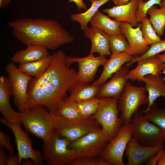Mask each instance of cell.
Here are the masks:
<instances>
[{
    "instance_id": "6da1fadb",
    "label": "cell",
    "mask_w": 165,
    "mask_h": 165,
    "mask_svg": "<svg viewBox=\"0 0 165 165\" xmlns=\"http://www.w3.org/2000/svg\"><path fill=\"white\" fill-rule=\"evenodd\" d=\"M66 56L62 50L54 53L44 73L38 78L31 79L28 87L27 108L41 105L51 113L58 115L59 105L67 97V92L79 82L78 72L67 64Z\"/></svg>"
},
{
    "instance_id": "7a4b0ae2",
    "label": "cell",
    "mask_w": 165,
    "mask_h": 165,
    "mask_svg": "<svg viewBox=\"0 0 165 165\" xmlns=\"http://www.w3.org/2000/svg\"><path fill=\"white\" fill-rule=\"evenodd\" d=\"M7 24L14 37L27 46H39L54 50L75 39L61 24L51 19L21 18L9 21Z\"/></svg>"
},
{
    "instance_id": "3957f363",
    "label": "cell",
    "mask_w": 165,
    "mask_h": 165,
    "mask_svg": "<svg viewBox=\"0 0 165 165\" xmlns=\"http://www.w3.org/2000/svg\"><path fill=\"white\" fill-rule=\"evenodd\" d=\"M20 112V123L25 129L43 141L49 139L56 130L59 116L51 113L42 105Z\"/></svg>"
},
{
    "instance_id": "277c9868",
    "label": "cell",
    "mask_w": 165,
    "mask_h": 165,
    "mask_svg": "<svg viewBox=\"0 0 165 165\" xmlns=\"http://www.w3.org/2000/svg\"><path fill=\"white\" fill-rule=\"evenodd\" d=\"M70 143L56 130L49 139L43 141V158L47 164L69 165L76 158L75 150L68 147Z\"/></svg>"
},
{
    "instance_id": "5b68a950",
    "label": "cell",
    "mask_w": 165,
    "mask_h": 165,
    "mask_svg": "<svg viewBox=\"0 0 165 165\" xmlns=\"http://www.w3.org/2000/svg\"><path fill=\"white\" fill-rule=\"evenodd\" d=\"M145 87H138L128 82L119 100L118 105L123 124L131 122L133 115L138 112L140 107L148 104Z\"/></svg>"
},
{
    "instance_id": "8992f818",
    "label": "cell",
    "mask_w": 165,
    "mask_h": 165,
    "mask_svg": "<svg viewBox=\"0 0 165 165\" xmlns=\"http://www.w3.org/2000/svg\"><path fill=\"white\" fill-rule=\"evenodd\" d=\"M131 122L133 125L132 138L138 143L151 147L163 144L165 134L157 125L145 119L140 112L134 115Z\"/></svg>"
},
{
    "instance_id": "52a82bcc",
    "label": "cell",
    "mask_w": 165,
    "mask_h": 165,
    "mask_svg": "<svg viewBox=\"0 0 165 165\" xmlns=\"http://www.w3.org/2000/svg\"><path fill=\"white\" fill-rule=\"evenodd\" d=\"M118 99L112 97L100 99L97 109L93 115L104 132L111 139L117 134L123 125L118 116Z\"/></svg>"
},
{
    "instance_id": "ba28073f",
    "label": "cell",
    "mask_w": 165,
    "mask_h": 165,
    "mask_svg": "<svg viewBox=\"0 0 165 165\" xmlns=\"http://www.w3.org/2000/svg\"><path fill=\"white\" fill-rule=\"evenodd\" d=\"M111 139L101 129L70 142L68 147L75 150L76 158L99 157Z\"/></svg>"
},
{
    "instance_id": "9c48e42d",
    "label": "cell",
    "mask_w": 165,
    "mask_h": 165,
    "mask_svg": "<svg viewBox=\"0 0 165 165\" xmlns=\"http://www.w3.org/2000/svg\"><path fill=\"white\" fill-rule=\"evenodd\" d=\"M59 116L56 130L61 136L65 138L70 142L101 129L100 124L93 116L74 119Z\"/></svg>"
},
{
    "instance_id": "30bf717a",
    "label": "cell",
    "mask_w": 165,
    "mask_h": 165,
    "mask_svg": "<svg viewBox=\"0 0 165 165\" xmlns=\"http://www.w3.org/2000/svg\"><path fill=\"white\" fill-rule=\"evenodd\" d=\"M5 71L8 75L14 103L19 112H22L28 108V87L32 77L22 72L11 61L6 65Z\"/></svg>"
},
{
    "instance_id": "8fae6325",
    "label": "cell",
    "mask_w": 165,
    "mask_h": 165,
    "mask_svg": "<svg viewBox=\"0 0 165 165\" xmlns=\"http://www.w3.org/2000/svg\"><path fill=\"white\" fill-rule=\"evenodd\" d=\"M131 122L123 124L117 134L109 142L100 157L109 165H125L123 156L127 145L132 138Z\"/></svg>"
},
{
    "instance_id": "7c38bea8",
    "label": "cell",
    "mask_w": 165,
    "mask_h": 165,
    "mask_svg": "<svg viewBox=\"0 0 165 165\" xmlns=\"http://www.w3.org/2000/svg\"><path fill=\"white\" fill-rule=\"evenodd\" d=\"M0 120L12 131L14 136L18 151L19 165L21 164L23 160L28 159H31L36 165H43V156L39 151L33 149L27 134L22 130L21 123H12L4 118H1Z\"/></svg>"
},
{
    "instance_id": "4fadbf2b",
    "label": "cell",
    "mask_w": 165,
    "mask_h": 165,
    "mask_svg": "<svg viewBox=\"0 0 165 165\" xmlns=\"http://www.w3.org/2000/svg\"><path fill=\"white\" fill-rule=\"evenodd\" d=\"M105 56L95 57L94 54L85 57H76L67 56L66 62L69 66L73 63L78 64V75L79 82L88 84L94 79L98 69L101 65L104 66L107 60Z\"/></svg>"
},
{
    "instance_id": "5bb4252c",
    "label": "cell",
    "mask_w": 165,
    "mask_h": 165,
    "mask_svg": "<svg viewBox=\"0 0 165 165\" xmlns=\"http://www.w3.org/2000/svg\"><path fill=\"white\" fill-rule=\"evenodd\" d=\"M128 67L122 66L110 79L100 86L95 97L99 99L114 97L119 100L128 79Z\"/></svg>"
},
{
    "instance_id": "9a60e30c",
    "label": "cell",
    "mask_w": 165,
    "mask_h": 165,
    "mask_svg": "<svg viewBox=\"0 0 165 165\" xmlns=\"http://www.w3.org/2000/svg\"><path fill=\"white\" fill-rule=\"evenodd\" d=\"M141 26L139 24L134 28L128 23L120 22L121 31L128 43L129 47L126 52L129 54H138L141 56L148 51L150 48V46L146 43L142 36Z\"/></svg>"
},
{
    "instance_id": "2e32d148",
    "label": "cell",
    "mask_w": 165,
    "mask_h": 165,
    "mask_svg": "<svg viewBox=\"0 0 165 165\" xmlns=\"http://www.w3.org/2000/svg\"><path fill=\"white\" fill-rule=\"evenodd\" d=\"M163 148V145L152 147L145 146L132 138L129 141L125 150V155L128 160L126 165H139L145 164L151 156Z\"/></svg>"
},
{
    "instance_id": "e0dca14e",
    "label": "cell",
    "mask_w": 165,
    "mask_h": 165,
    "mask_svg": "<svg viewBox=\"0 0 165 165\" xmlns=\"http://www.w3.org/2000/svg\"><path fill=\"white\" fill-rule=\"evenodd\" d=\"M137 66L128 72V79L142 82L141 79L149 74L159 75L165 69V63L156 56H153L138 61Z\"/></svg>"
},
{
    "instance_id": "ac0fdd59",
    "label": "cell",
    "mask_w": 165,
    "mask_h": 165,
    "mask_svg": "<svg viewBox=\"0 0 165 165\" xmlns=\"http://www.w3.org/2000/svg\"><path fill=\"white\" fill-rule=\"evenodd\" d=\"M13 96L8 77H0V111L3 118L12 123H20V112L14 110L10 103V99Z\"/></svg>"
},
{
    "instance_id": "d6986e66",
    "label": "cell",
    "mask_w": 165,
    "mask_h": 165,
    "mask_svg": "<svg viewBox=\"0 0 165 165\" xmlns=\"http://www.w3.org/2000/svg\"><path fill=\"white\" fill-rule=\"evenodd\" d=\"M138 4V0L131 1L126 4L103 9L102 11L120 22L127 23L135 27L139 25L136 17Z\"/></svg>"
},
{
    "instance_id": "ffe728a7",
    "label": "cell",
    "mask_w": 165,
    "mask_h": 165,
    "mask_svg": "<svg viewBox=\"0 0 165 165\" xmlns=\"http://www.w3.org/2000/svg\"><path fill=\"white\" fill-rule=\"evenodd\" d=\"M85 37L91 41V46L90 54L97 53L100 55L111 56L110 36L102 30L92 26L84 30Z\"/></svg>"
},
{
    "instance_id": "44dd1931",
    "label": "cell",
    "mask_w": 165,
    "mask_h": 165,
    "mask_svg": "<svg viewBox=\"0 0 165 165\" xmlns=\"http://www.w3.org/2000/svg\"><path fill=\"white\" fill-rule=\"evenodd\" d=\"M134 57L126 52L112 54L103 66V69L98 79L92 84L99 86L105 82L113 74L117 71L126 63L131 62Z\"/></svg>"
},
{
    "instance_id": "7402d4cb",
    "label": "cell",
    "mask_w": 165,
    "mask_h": 165,
    "mask_svg": "<svg viewBox=\"0 0 165 165\" xmlns=\"http://www.w3.org/2000/svg\"><path fill=\"white\" fill-rule=\"evenodd\" d=\"M145 83V87L148 92V104L147 108L140 111L144 113L148 111L158 97L165 98V76L153 74L145 76L141 79Z\"/></svg>"
},
{
    "instance_id": "603a6c76",
    "label": "cell",
    "mask_w": 165,
    "mask_h": 165,
    "mask_svg": "<svg viewBox=\"0 0 165 165\" xmlns=\"http://www.w3.org/2000/svg\"><path fill=\"white\" fill-rule=\"evenodd\" d=\"M18 51L12 56L11 61L22 64L32 62L49 57L50 55L48 49L42 46L30 45Z\"/></svg>"
},
{
    "instance_id": "cb8c5ba5",
    "label": "cell",
    "mask_w": 165,
    "mask_h": 165,
    "mask_svg": "<svg viewBox=\"0 0 165 165\" xmlns=\"http://www.w3.org/2000/svg\"><path fill=\"white\" fill-rule=\"evenodd\" d=\"M89 23L91 26L102 30L109 36L123 35L120 28V22L112 19L99 10L92 18Z\"/></svg>"
},
{
    "instance_id": "d4e9b609",
    "label": "cell",
    "mask_w": 165,
    "mask_h": 165,
    "mask_svg": "<svg viewBox=\"0 0 165 165\" xmlns=\"http://www.w3.org/2000/svg\"><path fill=\"white\" fill-rule=\"evenodd\" d=\"M100 86L79 82L69 89V96L66 99L74 101H83L95 97Z\"/></svg>"
},
{
    "instance_id": "484cf974",
    "label": "cell",
    "mask_w": 165,
    "mask_h": 165,
    "mask_svg": "<svg viewBox=\"0 0 165 165\" xmlns=\"http://www.w3.org/2000/svg\"><path fill=\"white\" fill-rule=\"evenodd\" d=\"M51 61V55L35 61L19 64V69L27 75L38 78L41 76L49 67Z\"/></svg>"
},
{
    "instance_id": "4316f807",
    "label": "cell",
    "mask_w": 165,
    "mask_h": 165,
    "mask_svg": "<svg viewBox=\"0 0 165 165\" xmlns=\"http://www.w3.org/2000/svg\"><path fill=\"white\" fill-rule=\"evenodd\" d=\"M111 0H97L92 2L90 7L82 13H75L71 15V19L78 22L80 25L81 29L84 30L88 27V24L92 18L103 4Z\"/></svg>"
},
{
    "instance_id": "83f0119b",
    "label": "cell",
    "mask_w": 165,
    "mask_h": 165,
    "mask_svg": "<svg viewBox=\"0 0 165 165\" xmlns=\"http://www.w3.org/2000/svg\"><path fill=\"white\" fill-rule=\"evenodd\" d=\"M150 16L149 20L159 36L163 35L165 27V9L153 6L147 11Z\"/></svg>"
},
{
    "instance_id": "f1b7e54d",
    "label": "cell",
    "mask_w": 165,
    "mask_h": 165,
    "mask_svg": "<svg viewBox=\"0 0 165 165\" xmlns=\"http://www.w3.org/2000/svg\"><path fill=\"white\" fill-rule=\"evenodd\" d=\"M143 117L159 127L165 134V109L158 107L154 102Z\"/></svg>"
},
{
    "instance_id": "f546056e",
    "label": "cell",
    "mask_w": 165,
    "mask_h": 165,
    "mask_svg": "<svg viewBox=\"0 0 165 165\" xmlns=\"http://www.w3.org/2000/svg\"><path fill=\"white\" fill-rule=\"evenodd\" d=\"M57 115L70 119L81 118L75 102L68 100L66 99L61 103L58 109Z\"/></svg>"
},
{
    "instance_id": "4dcf8cb0",
    "label": "cell",
    "mask_w": 165,
    "mask_h": 165,
    "mask_svg": "<svg viewBox=\"0 0 165 165\" xmlns=\"http://www.w3.org/2000/svg\"><path fill=\"white\" fill-rule=\"evenodd\" d=\"M100 101V99L95 97L85 101H75L81 117H86L94 115L97 109Z\"/></svg>"
},
{
    "instance_id": "1f68e13d",
    "label": "cell",
    "mask_w": 165,
    "mask_h": 165,
    "mask_svg": "<svg viewBox=\"0 0 165 165\" xmlns=\"http://www.w3.org/2000/svg\"><path fill=\"white\" fill-rule=\"evenodd\" d=\"M141 22V31L143 38L148 45H151L162 40L156 33L147 16Z\"/></svg>"
},
{
    "instance_id": "d6a6232c",
    "label": "cell",
    "mask_w": 165,
    "mask_h": 165,
    "mask_svg": "<svg viewBox=\"0 0 165 165\" xmlns=\"http://www.w3.org/2000/svg\"><path fill=\"white\" fill-rule=\"evenodd\" d=\"M110 48L112 54L126 52L129 45L124 35H118L110 36Z\"/></svg>"
},
{
    "instance_id": "836d02e7",
    "label": "cell",
    "mask_w": 165,
    "mask_h": 165,
    "mask_svg": "<svg viewBox=\"0 0 165 165\" xmlns=\"http://www.w3.org/2000/svg\"><path fill=\"white\" fill-rule=\"evenodd\" d=\"M149 50L143 55L134 58L133 60L125 65L129 67L132 64L138 61L147 57L155 56L162 52L165 51V40H162L161 41L150 45Z\"/></svg>"
},
{
    "instance_id": "e575fe53",
    "label": "cell",
    "mask_w": 165,
    "mask_h": 165,
    "mask_svg": "<svg viewBox=\"0 0 165 165\" xmlns=\"http://www.w3.org/2000/svg\"><path fill=\"white\" fill-rule=\"evenodd\" d=\"M162 0H149L145 2L144 0H138V7L136 12V17L138 22H141L146 16L147 11L155 4L161 6Z\"/></svg>"
},
{
    "instance_id": "d590c367",
    "label": "cell",
    "mask_w": 165,
    "mask_h": 165,
    "mask_svg": "<svg viewBox=\"0 0 165 165\" xmlns=\"http://www.w3.org/2000/svg\"><path fill=\"white\" fill-rule=\"evenodd\" d=\"M69 165H109L100 157L76 158Z\"/></svg>"
},
{
    "instance_id": "8d00e7d4",
    "label": "cell",
    "mask_w": 165,
    "mask_h": 165,
    "mask_svg": "<svg viewBox=\"0 0 165 165\" xmlns=\"http://www.w3.org/2000/svg\"><path fill=\"white\" fill-rule=\"evenodd\" d=\"M0 145L5 147L10 154H14L13 148L9 136L1 131H0Z\"/></svg>"
},
{
    "instance_id": "74e56055",
    "label": "cell",
    "mask_w": 165,
    "mask_h": 165,
    "mask_svg": "<svg viewBox=\"0 0 165 165\" xmlns=\"http://www.w3.org/2000/svg\"><path fill=\"white\" fill-rule=\"evenodd\" d=\"M163 148H161L157 153L151 156L145 163L147 165H156L160 158Z\"/></svg>"
},
{
    "instance_id": "f35d334b",
    "label": "cell",
    "mask_w": 165,
    "mask_h": 165,
    "mask_svg": "<svg viewBox=\"0 0 165 165\" xmlns=\"http://www.w3.org/2000/svg\"><path fill=\"white\" fill-rule=\"evenodd\" d=\"M6 165H19V160L18 155L10 154L8 156H7Z\"/></svg>"
},
{
    "instance_id": "ab89813d",
    "label": "cell",
    "mask_w": 165,
    "mask_h": 165,
    "mask_svg": "<svg viewBox=\"0 0 165 165\" xmlns=\"http://www.w3.org/2000/svg\"><path fill=\"white\" fill-rule=\"evenodd\" d=\"M7 156L5 153L3 147H0V165H6Z\"/></svg>"
},
{
    "instance_id": "60d3db41",
    "label": "cell",
    "mask_w": 165,
    "mask_h": 165,
    "mask_svg": "<svg viewBox=\"0 0 165 165\" xmlns=\"http://www.w3.org/2000/svg\"><path fill=\"white\" fill-rule=\"evenodd\" d=\"M69 2H73L75 3L79 9L86 10L87 7L83 0H69Z\"/></svg>"
},
{
    "instance_id": "b9f144b4",
    "label": "cell",
    "mask_w": 165,
    "mask_h": 165,
    "mask_svg": "<svg viewBox=\"0 0 165 165\" xmlns=\"http://www.w3.org/2000/svg\"><path fill=\"white\" fill-rule=\"evenodd\" d=\"M157 165H165V149H163Z\"/></svg>"
},
{
    "instance_id": "7bdbcfd3",
    "label": "cell",
    "mask_w": 165,
    "mask_h": 165,
    "mask_svg": "<svg viewBox=\"0 0 165 165\" xmlns=\"http://www.w3.org/2000/svg\"><path fill=\"white\" fill-rule=\"evenodd\" d=\"M116 6H118L126 4L130 1L135 0H111Z\"/></svg>"
},
{
    "instance_id": "ee69618b",
    "label": "cell",
    "mask_w": 165,
    "mask_h": 165,
    "mask_svg": "<svg viewBox=\"0 0 165 165\" xmlns=\"http://www.w3.org/2000/svg\"><path fill=\"white\" fill-rule=\"evenodd\" d=\"M155 56L160 61L165 63V51L162 54H158ZM162 73H163L165 75V69L161 72L160 74Z\"/></svg>"
},
{
    "instance_id": "f6af8a7d",
    "label": "cell",
    "mask_w": 165,
    "mask_h": 165,
    "mask_svg": "<svg viewBox=\"0 0 165 165\" xmlns=\"http://www.w3.org/2000/svg\"><path fill=\"white\" fill-rule=\"evenodd\" d=\"M34 162L32 160H31L29 159H23L22 160L21 164L23 165H32L33 164Z\"/></svg>"
},
{
    "instance_id": "bcb514c9",
    "label": "cell",
    "mask_w": 165,
    "mask_h": 165,
    "mask_svg": "<svg viewBox=\"0 0 165 165\" xmlns=\"http://www.w3.org/2000/svg\"><path fill=\"white\" fill-rule=\"evenodd\" d=\"M11 0H4L2 7L5 8L7 7L9 2Z\"/></svg>"
},
{
    "instance_id": "7dc6e473",
    "label": "cell",
    "mask_w": 165,
    "mask_h": 165,
    "mask_svg": "<svg viewBox=\"0 0 165 165\" xmlns=\"http://www.w3.org/2000/svg\"><path fill=\"white\" fill-rule=\"evenodd\" d=\"M161 5L160 7L165 9V0H162Z\"/></svg>"
},
{
    "instance_id": "c3c4849f",
    "label": "cell",
    "mask_w": 165,
    "mask_h": 165,
    "mask_svg": "<svg viewBox=\"0 0 165 165\" xmlns=\"http://www.w3.org/2000/svg\"><path fill=\"white\" fill-rule=\"evenodd\" d=\"M4 0H0V7H2Z\"/></svg>"
},
{
    "instance_id": "681fc988",
    "label": "cell",
    "mask_w": 165,
    "mask_h": 165,
    "mask_svg": "<svg viewBox=\"0 0 165 165\" xmlns=\"http://www.w3.org/2000/svg\"><path fill=\"white\" fill-rule=\"evenodd\" d=\"M90 1H91V2L93 1H95V0H89Z\"/></svg>"
}]
</instances>
